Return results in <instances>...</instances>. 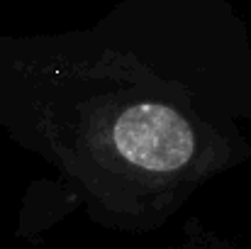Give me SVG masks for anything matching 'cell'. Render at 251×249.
Instances as JSON below:
<instances>
[{"mask_svg":"<svg viewBox=\"0 0 251 249\" xmlns=\"http://www.w3.org/2000/svg\"><path fill=\"white\" fill-rule=\"evenodd\" d=\"M115 144L122 157L147 171H176L193 157V132L171 108L134 105L115 125Z\"/></svg>","mask_w":251,"mask_h":249,"instance_id":"6da1fadb","label":"cell"}]
</instances>
